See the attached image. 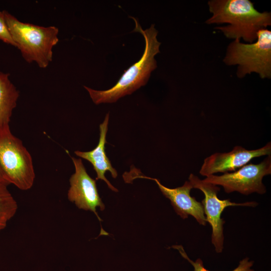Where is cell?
Wrapping results in <instances>:
<instances>
[{
  "label": "cell",
  "mask_w": 271,
  "mask_h": 271,
  "mask_svg": "<svg viewBox=\"0 0 271 271\" xmlns=\"http://www.w3.org/2000/svg\"><path fill=\"white\" fill-rule=\"evenodd\" d=\"M212 16L205 23L222 24L217 27L226 37L249 43L257 40V32L271 25L270 12H259L249 0H211L208 2Z\"/></svg>",
  "instance_id": "1"
},
{
  "label": "cell",
  "mask_w": 271,
  "mask_h": 271,
  "mask_svg": "<svg viewBox=\"0 0 271 271\" xmlns=\"http://www.w3.org/2000/svg\"><path fill=\"white\" fill-rule=\"evenodd\" d=\"M131 18L136 24L133 32L140 33L145 39L144 52L140 59L125 70L116 83L110 89L96 90L84 86L95 104L113 103L122 97L131 94L147 84L151 72L157 68L155 56L160 52L161 45L157 38V30L154 25L144 30L138 21Z\"/></svg>",
  "instance_id": "2"
},
{
  "label": "cell",
  "mask_w": 271,
  "mask_h": 271,
  "mask_svg": "<svg viewBox=\"0 0 271 271\" xmlns=\"http://www.w3.org/2000/svg\"><path fill=\"white\" fill-rule=\"evenodd\" d=\"M3 12L8 31L23 58L28 63L46 68L52 61V49L59 42L58 29L24 23L8 11Z\"/></svg>",
  "instance_id": "3"
},
{
  "label": "cell",
  "mask_w": 271,
  "mask_h": 271,
  "mask_svg": "<svg viewBox=\"0 0 271 271\" xmlns=\"http://www.w3.org/2000/svg\"><path fill=\"white\" fill-rule=\"evenodd\" d=\"M256 42L242 43L234 40L227 47L223 62L227 65H237L239 78L255 72L262 79L271 78V31L259 30Z\"/></svg>",
  "instance_id": "4"
},
{
  "label": "cell",
  "mask_w": 271,
  "mask_h": 271,
  "mask_svg": "<svg viewBox=\"0 0 271 271\" xmlns=\"http://www.w3.org/2000/svg\"><path fill=\"white\" fill-rule=\"evenodd\" d=\"M0 168L10 184L24 191L33 186L35 173L32 157L10 125L0 128Z\"/></svg>",
  "instance_id": "5"
},
{
  "label": "cell",
  "mask_w": 271,
  "mask_h": 271,
  "mask_svg": "<svg viewBox=\"0 0 271 271\" xmlns=\"http://www.w3.org/2000/svg\"><path fill=\"white\" fill-rule=\"evenodd\" d=\"M270 174L271 155L258 164H246L232 173L210 175L203 180L222 186L227 193L237 191L245 195L252 193L263 194L266 192V188L262 178Z\"/></svg>",
  "instance_id": "6"
},
{
  "label": "cell",
  "mask_w": 271,
  "mask_h": 271,
  "mask_svg": "<svg viewBox=\"0 0 271 271\" xmlns=\"http://www.w3.org/2000/svg\"><path fill=\"white\" fill-rule=\"evenodd\" d=\"M189 181L193 188L201 191L204 195L202 201L206 221L212 227L211 241L217 253H221L223 248V224L225 221L221 218L223 210L228 206H243L255 207L257 203L254 201L237 203L230 199L221 200L217 194L220 188L214 184L204 182L193 174L189 176Z\"/></svg>",
  "instance_id": "7"
},
{
  "label": "cell",
  "mask_w": 271,
  "mask_h": 271,
  "mask_svg": "<svg viewBox=\"0 0 271 271\" xmlns=\"http://www.w3.org/2000/svg\"><path fill=\"white\" fill-rule=\"evenodd\" d=\"M75 172L70 178L68 191V200L81 209L93 212L101 221L96 211L97 207L102 211L105 208L98 192L96 180L88 174L81 158L71 157Z\"/></svg>",
  "instance_id": "8"
},
{
  "label": "cell",
  "mask_w": 271,
  "mask_h": 271,
  "mask_svg": "<svg viewBox=\"0 0 271 271\" xmlns=\"http://www.w3.org/2000/svg\"><path fill=\"white\" fill-rule=\"evenodd\" d=\"M124 176L126 177L125 180H127V182L136 178H145L154 181L164 196L170 200L172 206L178 215L183 219H186L189 215H191L195 218L199 224L206 225L207 221L203 205L202 203L197 201L195 197L190 195V191L193 188L189 181H186L181 187L170 188L162 185L156 178L140 174L136 169H131Z\"/></svg>",
  "instance_id": "9"
},
{
  "label": "cell",
  "mask_w": 271,
  "mask_h": 271,
  "mask_svg": "<svg viewBox=\"0 0 271 271\" xmlns=\"http://www.w3.org/2000/svg\"><path fill=\"white\" fill-rule=\"evenodd\" d=\"M270 155V142L261 148L253 150H247L237 146L228 153H216L205 158L199 173L207 177L217 173L224 174L234 172L254 158Z\"/></svg>",
  "instance_id": "10"
},
{
  "label": "cell",
  "mask_w": 271,
  "mask_h": 271,
  "mask_svg": "<svg viewBox=\"0 0 271 271\" xmlns=\"http://www.w3.org/2000/svg\"><path fill=\"white\" fill-rule=\"evenodd\" d=\"M109 118V115L108 113L106 114L103 121L99 125V139L97 146L90 151H76L74 153L80 158L88 161L92 164L97 174L96 180L104 181L110 189L117 192L118 190L105 177V173L107 171L110 173L113 178H116L117 176V172L112 166L105 151Z\"/></svg>",
  "instance_id": "11"
},
{
  "label": "cell",
  "mask_w": 271,
  "mask_h": 271,
  "mask_svg": "<svg viewBox=\"0 0 271 271\" xmlns=\"http://www.w3.org/2000/svg\"><path fill=\"white\" fill-rule=\"evenodd\" d=\"M10 75L0 71V128L9 125L19 97V91L10 80Z\"/></svg>",
  "instance_id": "12"
},
{
  "label": "cell",
  "mask_w": 271,
  "mask_h": 271,
  "mask_svg": "<svg viewBox=\"0 0 271 271\" xmlns=\"http://www.w3.org/2000/svg\"><path fill=\"white\" fill-rule=\"evenodd\" d=\"M9 183L0 180V219L7 222L16 214L18 204L8 189Z\"/></svg>",
  "instance_id": "13"
},
{
  "label": "cell",
  "mask_w": 271,
  "mask_h": 271,
  "mask_svg": "<svg viewBox=\"0 0 271 271\" xmlns=\"http://www.w3.org/2000/svg\"><path fill=\"white\" fill-rule=\"evenodd\" d=\"M173 247L178 249L181 255L186 259L193 266L194 271H209L204 267L202 260L198 258L195 261L191 260L181 245H175ZM253 261L250 260L248 257H245L239 261V264L232 271H254L251 268Z\"/></svg>",
  "instance_id": "14"
},
{
  "label": "cell",
  "mask_w": 271,
  "mask_h": 271,
  "mask_svg": "<svg viewBox=\"0 0 271 271\" xmlns=\"http://www.w3.org/2000/svg\"><path fill=\"white\" fill-rule=\"evenodd\" d=\"M0 40L6 44L17 47L8 31L3 11H0Z\"/></svg>",
  "instance_id": "15"
},
{
  "label": "cell",
  "mask_w": 271,
  "mask_h": 271,
  "mask_svg": "<svg viewBox=\"0 0 271 271\" xmlns=\"http://www.w3.org/2000/svg\"><path fill=\"white\" fill-rule=\"evenodd\" d=\"M7 222H8L0 219V231L6 228Z\"/></svg>",
  "instance_id": "16"
},
{
  "label": "cell",
  "mask_w": 271,
  "mask_h": 271,
  "mask_svg": "<svg viewBox=\"0 0 271 271\" xmlns=\"http://www.w3.org/2000/svg\"><path fill=\"white\" fill-rule=\"evenodd\" d=\"M0 180H2V181H6V179H5L4 177V175H3V172L0 168ZM9 183V182H8ZM10 184V183H9Z\"/></svg>",
  "instance_id": "17"
}]
</instances>
